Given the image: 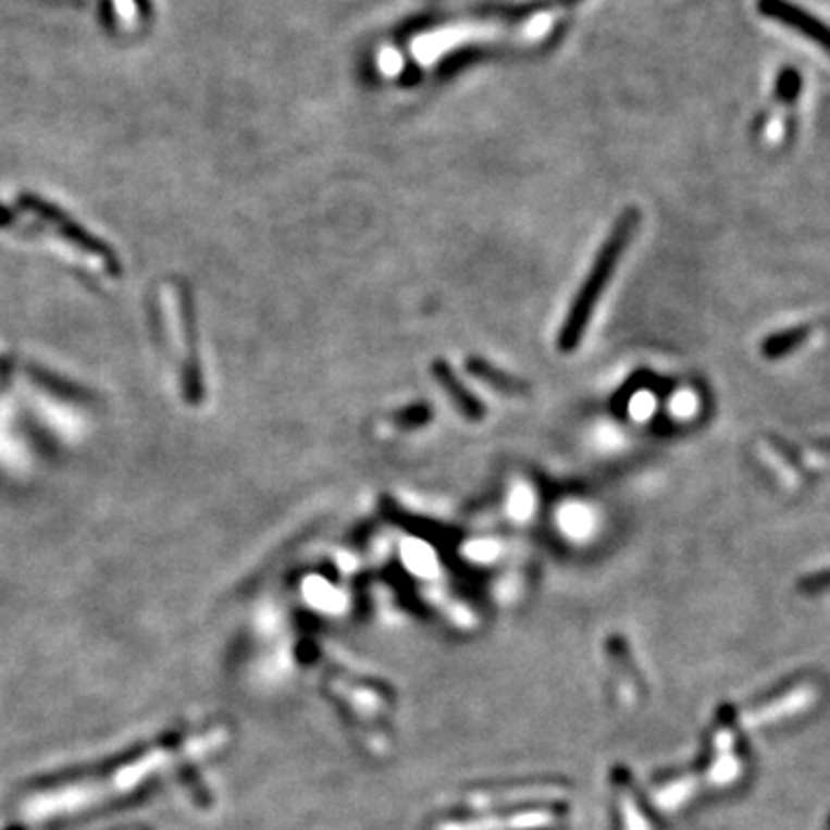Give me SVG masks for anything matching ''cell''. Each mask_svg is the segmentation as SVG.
Segmentation results:
<instances>
[{
  "label": "cell",
  "instance_id": "1",
  "mask_svg": "<svg viewBox=\"0 0 830 830\" xmlns=\"http://www.w3.org/2000/svg\"><path fill=\"white\" fill-rule=\"evenodd\" d=\"M640 222H642V215L636 208L623 210L621 218L616 220L611 234L603 243L600 252H597L584 284L579 286V292H577L570 310L566 314V321L561 325V333H558L556 344H558V351L561 354H572L579 349V344H582L595 307H597V302H600L607 284L611 282V277L616 273V268H619L625 249L634 240L636 228H640Z\"/></svg>",
  "mask_w": 830,
  "mask_h": 830
},
{
  "label": "cell",
  "instance_id": "2",
  "mask_svg": "<svg viewBox=\"0 0 830 830\" xmlns=\"http://www.w3.org/2000/svg\"><path fill=\"white\" fill-rule=\"evenodd\" d=\"M757 8L770 22H778L791 30L801 33L805 40L815 42L826 53H830V26L823 24L819 16L789 3V0H759Z\"/></svg>",
  "mask_w": 830,
  "mask_h": 830
},
{
  "label": "cell",
  "instance_id": "3",
  "mask_svg": "<svg viewBox=\"0 0 830 830\" xmlns=\"http://www.w3.org/2000/svg\"><path fill=\"white\" fill-rule=\"evenodd\" d=\"M432 376L438 383V388L446 393V397L450 399V404H453L457 413H461V416H464L471 422H478V420L485 418V404H482L480 397H475L464 383H461V379L457 376V372L453 370L450 362L434 360Z\"/></svg>",
  "mask_w": 830,
  "mask_h": 830
},
{
  "label": "cell",
  "instance_id": "4",
  "mask_svg": "<svg viewBox=\"0 0 830 830\" xmlns=\"http://www.w3.org/2000/svg\"><path fill=\"white\" fill-rule=\"evenodd\" d=\"M467 370L471 376H475L478 381L490 385L494 393H500L506 397H529L531 395L529 381H524L521 376H515V374H508L506 370H498L496 364H492L490 360L480 358V356H471L467 360Z\"/></svg>",
  "mask_w": 830,
  "mask_h": 830
},
{
  "label": "cell",
  "instance_id": "5",
  "mask_svg": "<svg viewBox=\"0 0 830 830\" xmlns=\"http://www.w3.org/2000/svg\"><path fill=\"white\" fill-rule=\"evenodd\" d=\"M798 88H801V74L796 70H782L780 79H778V95L784 100V102H794L796 95H798Z\"/></svg>",
  "mask_w": 830,
  "mask_h": 830
},
{
  "label": "cell",
  "instance_id": "6",
  "mask_svg": "<svg viewBox=\"0 0 830 830\" xmlns=\"http://www.w3.org/2000/svg\"><path fill=\"white\" fill-rule=\"evenodd\" d=\"M428 418H430L428 404H418V407H411L407 411H401L399 416H395V422L397 428L407 430V428H420V424L428 422Z\"/></svg>",
  "mask_w": 830,
  "mask_h": 830
}]
</instances>
